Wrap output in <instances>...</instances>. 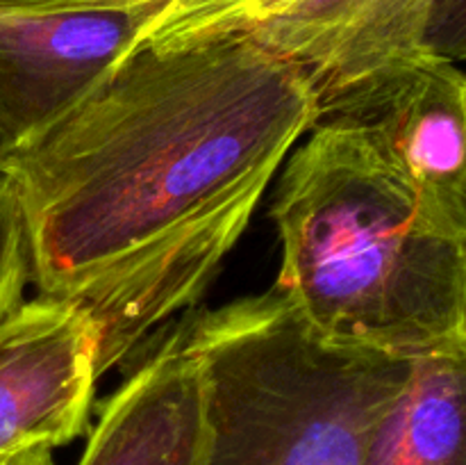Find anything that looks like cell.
Returning <instances> with one entry per match:
<instances>
[{
    "label": "cell",
    "mask_w": 466,
    "mask_h": 465,
    "mask_svg": "<svg viewBox=\"0 0 466 465\" xmlns=\"http://www.w3.org/2000/svg\"><path fill=\"white\" fill-rule=\"evenodd\" d=\"M319 119L303 73L250 35L137 46L0 162L41 296L98 328V378L194 310Z\"/></svg>",
    "instance_id": "1"
},
{
    "label": "cell",
    "mask_w": 466,
    "mask_h": 465,
    "mask_svg": "<svg viewBox=\"0 0 466 465\" xmlns=\"http://www.w3.org/2000/svg\"><path fill=\"white\" fill-rule=\"evenodd\" d=\"M282 167L273 285L309 333L408 360L466 351V208L349 119H317Z\"/></svg>",
    "instance_id": "2"
},
{
    "label": "cell",
    "mask_w": 466,
    "mask_h": 465,
    "mask_svg": "<svg viewBox=\"0 0 466 465\" xmlns=\"http://www.w3.org/2000/svg\"><path fill=\"white\" fill-rule=\"evenodd\" d=\"M208 399L205 465H364L412 360L309 333L276 285L180 328Z\"/></svg>",
    "instance_id": "3"
},
{
    "label": "cell",
    "mask_w": 466,
    "mask_h": 465,
    "mask_svg": "<svg viewBox=\"0 0 466 465\" xmlns=\"http://www.w3.org/2000/svg\"><path fill=\"white\" fill-rule=\"evenodd\" d=\"M150 14L0 12V135L7 149L89 96L135 48Z\"/></svg>",
    "instance_id": "4"
},
{
    "label": "cell",
    "mask_w": 466,
    "mask_h": 465,
    "mask_svg": "<svg viewBox=\"0 0 466 465\" xmlns=\"http://www.w3.org/2000/svg\"><path fill=\"white\" fill-rule=\"evenodd\" d=\"M98 342L85 310L41 294L0 326V456L89 429Z\"/></svg>",
    "instance_id": "5"
},
{
    "label": "cell",
    "mask_w": 466,
    "mask_h": 465,
    "mask_svg": "<svg viewBox=\"0 0 466 465\" xmlns=\"http://www.w3.org/2000/svg\"><path fill=\"white\" fill-rule=\"evenodd\" d=\"M441 0H296L246 35L294 64L319 117L431 46Z\"/></svg>",
    "instance_id": "6"
},
{
    "label": "cell",
    "mask_w": 466,
    "mask_h": 465,
    "mask_svg": "<svg viewBox=\"0 0 466 465\" xmlns=\"http://www.w3.org/2000/svg\"><path fill=\"white\" fill-rule=\"evenodd\" d=\"M326 117L371 128L419 185L466 208V80L453 57L426 46Z\"/></svg>",
    "instance_id": "7"
},
{
    "label": "cell",
    "mask_w": 466,
    "mask_h": 465,
    "mask_svg": "<svg viewBox=\"0 0 466 465\" xmlns=\"http://www.w3.org/2000/svg\"><path fill=\"white\" fill-rule=\"evenodd\" d=\"M208 440L203 369L176 331L105 401L77 465H205Z\"/></svg>",
    "instance_id": "8"
},
{
    "label": "cell",
    "mask_w": 466,
    "mask_h": 465,
    "mask_svg": "<svg viewBox=\"0 0 466 465\" xmlns=\"http://www.w3.org/2000/svg\"><path fill=\"white\" fill-rule=\"evenodd\" d=\"M466 351L412 360L369 438L364 465H466Z\"/></svg>",
    "instance_id": "9"
},
{
    "label": "cell",
    "mask_w": 466,
    "mask_h": 465,
    "mask_svg": "<svg viewBox=\"0 0 466 465\" xmlns=\"http://www.w3.org/2000/svg\"><path fill=\"white\" fill-rule=\"evenodd\" d=\"M294 3L296 0H167L139 27L135 48L148 46L168 50L218 36L246 35Z\"/></svg>",
    "instance_id": "10"
},
{
    "label": "cell",
    "mask_w": 466,
    "mask_h": 465,
    "mask_svg": "<svg viewBox=\"0 0 466 465\" xmlns=\"http://www.w3.org/2000/svg\"><path fill=\"white\" fill-rule=\"evenodd\" d=\"M32 278L30 240L16 190L0 176V326L25 304L23 292Z\"/></svg>",
    "instance_id": "11"
},
{
    "label": "cell",
    "mask_w": 466,
    "mask_h": 465,
    "mask_svg": "<svg viewBox=\"0 0 466 465\" xmlns=\"http://www.w3.org/2000/svg\"><path fill=\"white\" fill-rule=\"evenodd\" d=\"M167 0H0V12L50 14V12H116L148 9L157 12ZM150 14V16H153Z\"/></svg>",
    "instance_id": "12"
},
{
    "label": "cell",
    "mask_w": 466,
    "mask_h": 465,
    "mask_svg": "<svg viewBox=\"0 0 466 465\" xmlns=\"http://www.w3.org/2000/svg\"><path fill=\"white\" fill-rule=\"evenodd\" d=\"M5 465H55L53 447L32 445V447H25V450H18L7 456Z\"/></svg>",
    "instance_id": "13"
},
{
    "label": "cell",
    "mask_w": 466,
    "mask_h": 465,
    "mask_svg": "<svg viewBox=\"0 0 466 465\" xmlns=\"http://www.w3.org/2000/svg\"><path fill=\"white\" fill-rule=\"evenodd\" d=\"M7 144H5V140H3V135H0V162H3V158L5 155H7Z\"/></svg>",
    "instance_id": "14"
},
{
    "label": "cell",
    "mask_w": 466,
    "mask_h": 465,
    "mask_svg": "<svg viewBox=\"0 0 466 465\" xmlns=\"http://www.w3.org/2000/svg\"><path fill=\"white\" fill-rule=\"evenodd\" d=\"M9 456V454H7ZM7 456H0V465H5V460H7Z\"/></svg>",
    "instance_id": "15"
}]
</instances>
